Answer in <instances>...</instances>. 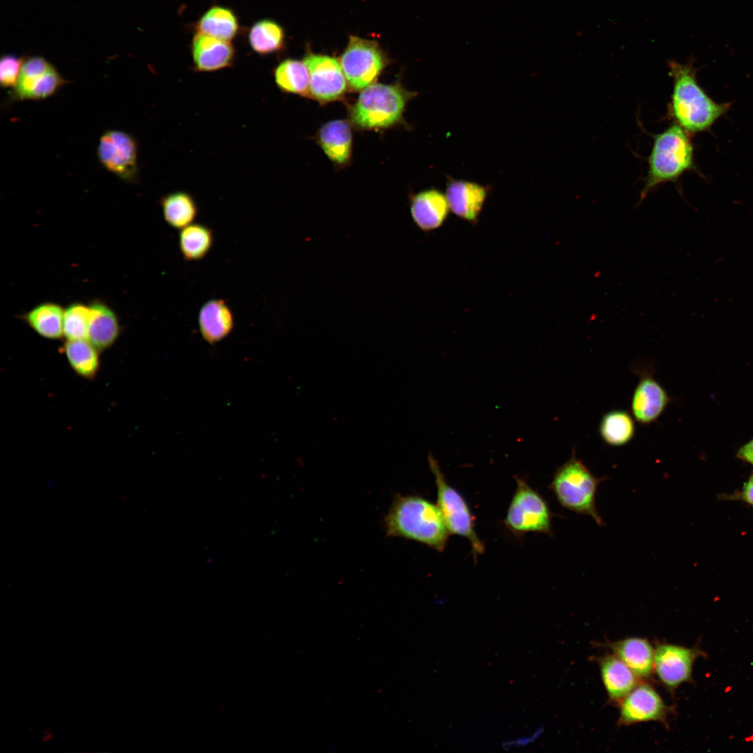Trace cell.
<instances>
[{"mask_svg": "<svg viewBox=\"0 0 753 753\" xmlns=\"http://www.w3.org/2000/svg\"><path fill=\"white\" fill-rule=\"evenodd\" d=\"M673 89L669 105V116L690 134L708 130L729 109L730 104L711 99L697 82L692 61L668 62Z\"/></svg>", "mask_w": 753, "mask_h": 753, "instance_id": "obj_1", "label": "cell"}, {"mask_svg": "<svg viewBox=\"0 0 753 753\" xmlns=\"http://www.w3.org/2000/svg\"><path fill=\"white\" fill-rule=\"evenodd\" d=\"M384 524L388 536L412 540L439 552L450 534L437 504L418 496H397Z\"/></svg>", "mask_w": 753, "mask_h": 753, "instance_id": "obj_2", "label": "cell"}, {"mask_svg": "<svg viewBox=\"0 0 753 753\" xmlns=\"http://www.w3.org/2000/svg\"><path fill=\"white\" fill-rule=\"evenodd\" d=\"M693 165L694 149L690 134L674 123L654 136L639 202L659 185L678 180Z\"/></svg>", "mask_w": 753, "mask_h": 753, "instance_id": "obj_3", "label": "cell"}, {"mask_svg": "<svg viewBox=\"0 0 753 753\" xmlns=\"http://www.w3.org/2000/svg\"><path fill=\"white\" fill-rule=\"evenodd\" d=\"M415 96L400 84H372L351 106V121L361 129L388 128L402 121L407 102Z\"/></svg>", "mask_w": 753, "mask_h": 753, "instance_id": "obj_4", "label": "cell"}, {"mask_svg": "<svg viewBox=\"0 0 753 753\" xmlns=\"http://www.w3.org/2000/svg\"><path fill=\"white\" fill-rule=\"evenodd\" d=\"M603 480L595 477L573 450L570 458L555 471L549 488L563 508L588 515L602 526L604 522L595 506V495Z\"/></svg>", "mask_w": 753, "mask_h": 753, "instance_id": "obj_5", "label": "cell"}, {"mask_svg": "<svg viewBox=\"0 0 753 753\" xmlns=\"http://www.w3.org/2000/svg\"><path fill=\"white\" fill-rule=\"evenodd\" d=\"M430 470L436 485L437 505L450 534L466 538L475 557L482 554L484 545L475 530L473 517L464 497L451 487L432 455L428 457Z\"/></svg>", "mask_w": 753, "mask_h": 753, "instance_id": "obj_6", "label": "cell"}, {"mask_svg": "<svg viewBox=\"0 0 753 753\" xmlns=\"http://www.w3.org/2000/svg\"><path fill=\"white\" fill-rule=\"evenodd\" d=\"M516 482L505 525L516 535L528 532L552 535V513L547 503L525 480L516 478Z\"/></svg>", "mask_w": 753, "mask_h": 753, "instance_id": "obj_7", "label": "cell"}, {"mask_svg": "<svg viewBox=\"0 0 753 753\" xmlns=\"http://www.w3.org/2000/svg\"><path fill=\"white\" fill-rule=\"evenodd\" d=\"M387 63L386 57L374 40L351 36L340 59L348 86L362 91L377 79Z\"/></svg>", "mask_w": 753, "mask_h": 753, "instance_id": "obj_8", "label": "cell"}, {"mask_svg": "<svg viewBox=\"0 0 753 753\" xmlns=\"http://www.w3.org/2000/svg\"><path fill=\"white\" fill-rule=\"evenodd\" d=\"M706 657L702 649L658 642L655 647L653 674L670 692L681 685L692 681L694 664L697 659Z\"/></svg>", "mask_w": 753, "mask_h": 753, "instance_id": "obj_9", "label": "cell"}, {"mask_svg": "<svg viewBox=\"0 0 753 753\" xmlns=\"http://www.w3.org/2000/svg\"><path fill=\"white\" fill-rule=\"evenodd\" d=\"M97 155L100 164L123 181L133 183L138 178L137 142L130 133L106 130L99 139Z\"/></svg>", "mask_w": 753, "mask_h": 753, "instance_id": "obj_10", "label": "cell"}, {"mask_svg": "<svg viewBox=\"0 0 753 753\" xmlns=\"http://www.w3.org/2000/svg\"><path fill=\"white\" fill-rule=\"evenodd\" d=\"M67 81L57 69L40 56L24 59L15 87L11 89L10 100H40L54 95Z\"/></svg>", "mask_w": 753, "mask_h": 753, "instance_id": "obj_11", "label": "cell"}, {"mask_svg": "<svg viewBox=\"0 0 753 753\" xmlns=\"http://www.w3.org/2000/svg\"><path fill=\"white\" fill-rule=\"evenodd\" d=\"M618 726L657 722L668 725L673 713L655 688L646 680L640 681L618 703Z\"/></svg>", "mask_w": 753, "mask_h": 753, "instance_id": "obj_12", "label": "cell"}, {"mask_svg": "<svg viewBox=\"0 0 753 753\" xmlns=\"http://www.w3.org/2000/svg\"><path fill=\"white\" fill-rule=\"evenodd\" d=\"M303 61L310 73L308 96L325 103L344 96L348 83L340 62L335 58L310 53Z\"/></svg>", "mask_w": 753, "mask_h": 753, "instance_id": "obj_13", "label": "cell"}, {"mask_svg": "<svg viewBox=\"0 0 753 753\" xmlns=\"http://www.w3.org/2000/svg\"><path fill=\"white\" fill-rule=\"evenodd\" d=\"M639 376L631 399V411L640 424L647 425L663 413L670 398L662 386L653 377L652 369L637 370Z\"/></svg>", "mask_w": 753, "mask_h": 753, "instance_id": "obj_14", "label": "cell"}, {"mask_svg": "<svg viewBox=\"0 0 753 753\" xmlns=\"http://www.w3.org/2000/svg\"><path fill=\"white\" fill-rule=\"evenodd\" d=\"M489 189L476 182L448 178L445 195L450 211L469 223H477Z\"/></svg>", "mask_w": 753, "mask_h": 753, "instance_id": "obj_15", "label": "cell"}, {"mask_svg": "<svg viewBox=\"0 0 753 753\" xmlns=\"http://www.w3.org/2000/svg\"><path fill=\"white\" fill-rule=\"evenodd\" d=\"M195 71L209 73L232 66L236 50L229 41L196 33L190 43Z\"/></svg>", "mask_w": 753, "mask_h": 753, "instance_id": "obj_16", "label": "cell"}, {"mask_svg": "<svg viewBox=\"0 0 753 753\" xmlns=\"http://www.w3.org/2000/svg\"><path fill=\"white\" fill-rule=\"evenodd\" d=\"M409 211L414 225L423 232H430L443 225L450 208L445 194L429 188L411 196Z\"/></svg>", "mask_w": 753, "mask_h": 753, "instance_id": "obj_17", "label": "cell"}, {"mask_svg": "<svg viewBox=\"0 0 753 753\" xmlns=\"http://www.w3.org/2000/svg\"><path fill=\"white\" fill-rule=\"evenodd\" d=\"M621 660L641 680L648 681L653 675L655 648L645 638L626 637L602 644Z\"/></svg>", "mask_w": 753, "mask_h": 753, "instance_id": "obj_18", "label": "cell"}, {"mask_svg": "<svg viewBox=\"0 0 753 753\" xmlns=\"http://www.w3.org/2000/svg\"><path fill=\"white\" fill-rule=\"evenodd\" d=\"M602 681L610 702L618 704L641 680L614 654L597 658Z\"/></svg>", "mask_w": 753, "mask_h": 753, "instance_id": "obj_19", "label": "cell"}, {"mask_svg": "<svg viewBox=\"0 0 753 753\" xmlns=\"http://www.w3.org/2000/svg\"><path fill=\"white\" fill-rule=\"evenodd\" d=\"M198 325L201 335L207 342L217 343L227 337L234 329L233 312L224 300L210 299L199 310Z\"/></svg>", "mask_w": 753, "mask_h": 753, "instance_id": "obj_20", "label": "cell"}, {"mask_svg": "<svg viewBox=\"0 0 753 753\" xmlns=\"http://www.w3.org/2000/svg\"><path fill=\"white\" fill-rule=\"evenodd\" d=\"M317 139L332 162L343 165L349 161L352 148V132L347 121L333 120L324 124L318 132Z\"/></svg>", "mask_w": 753, "mask_h": 753, "instance_id": "obj_21", "label": "cell"}, {"mask_svg": "<svg viewBox=\"0 0 753 753\" xmlns=\"http://www.w3.org/2000/svg\"><path fill=\"white\" fill-rule=\"evenodd\" d=\"M91 317L87 340L99 351L112 346L118 339L121 327L116 314L102 301L90 305Z\"/></svg>", "mask_w": 753, "mask_h": 753, "instance_id": "obj_22", "label": "cell"}, {"mask_svg": "<svg viewBox=\"0 0 753 753\" xmlns=\"http://www.w3.org/2000/svg\"><path fill=\"white\" fill-rule=\"evenodd\" d=\"M195 29L196 33L230 42L239 33L240 24L233 10L215 5L201 15L196 22Z\"/></svg>", "mask_w": 753, "mask_h": 753, "instance_id": "obj_23", "label": "cell"}, {"mask_svg": "<svg viewBox=\"0 0 753 753\" xmlns=\"http://www.w3.org/2000/svg\"><path fill=\"white\" fill-rule=\"evenodd\" d=\"M163 218L171 227L182 229L194 222L198 206L194 197L185 191H175L160 199Z\"/></svg>", "mask_w": 753, "mask_h": 753, "instance_id": "obj_24", "label": "cell"}, {"mask_svg": "<svg viewBox=\"0 0 753 753\" xmlns=\"http://www.w3.org/2000/svg\"><path fill=\"white\" fill-rule=\"evenodd\" d=\"M63 313L64 310L59 305L43 303L26 313L23 319L40 336L56 340L63 336Z\"/></svg>", "mask_w": 753, "mask_h": 753, "instance_id": "obj_25", "label": "cell"}, {"mask_svg": "<svg viewBox=\"0 0 753 753\" xmlns=\"http://www.w3.org/2000/svg\"><path fill=\"white\" fill-rule=\"evenodd\" d=\"M62 351L78 375L87 379L96 376L100 367V351L87 339L66 340Z\"/></svg>", "mask_w": 753, "mask_h": 753, "instance_id": "obj_26", "label": "cell"}, {"mask_svg": "<svg viewBox=\"0 0 753 753\" xmlns=\"http://www.w3.org/2000/svg\"><path fill=\"white\" fill-rule=\"evenodd\" d=\"M602 440L608 446H623L635 434V424L630 413L623 409H614L604 413L599 425Z\"/></svg>", "mask_w": 753, "mask_h": 753, "instance_id": "obj_27", "label": "cell"}, {"mask_svg": "<svg viewBox=\"0 0 753 753\" xmlns=\"http://www.w3.org/2000/svg\"><path fill=\"white\" fill-rule=\"evenodd\" d=\"M284 31L280 24L271 19L255 22L248 33L251 49L261 56L280 52L284 45Z\"/></svg>", "mask_w": 753, "mask_h": 753, "instance_id": "obj_28", "label": "cell"}, {"mask_svg": "<svg viewBox=\"0 0 753 753\" xmlns=\"http://www.w3.org/2000/svg\"><path fill=\"white\" fill-rule=\"evenodd\" d=\"M214 242L213 230L202 223L193 222L180 230L178 247L185 261H195L204 258Z\"/></svg>", "mask_w": 753, "mask_h": 753, "instance_id": "obj_29", "label": "cell"}, {"mask_svg": "<svg viewBox=\"0 0 753 753\" xmlns=\"http://www.w3.org/2000/svg\"><path fill=\"white\" fill-rule=\"evenodd\" d=\"M273 76L276 85L283 92L308 96L310 73L303 61L283 60L274 69Z\"/></svg>", "mask_w": 753, "mask_h": 753, "instance_id": "obj_30", "label": "cell"}, {"mask_svg": "<svg viewBox=\"0 0 753 753\" xmlns=\"http://www.w3.org/2000/svg\"><path fill=\"white\" fill-rule=\"evenodd\" d=\"M90 306L75 303L64 310L63 331L66 340L87 339Z\"/></svg>", "mask_w": 753, "mask_h": 753, "instance_id": "obj_31", "label": "cell"}, {"mask_svg": "<svg viewBox=\"0 0 753 753\" xmlns=\"http://www.w3.org/2000/svg\"><path fill=\"white\" fill-rule=\"evenodd\" d=\"M24 58L6 54L0 59V84L2 88L13 89L17 84Z\"/></svg>", "mask_w": 753, "mask_h": 753, "instance_id": "obj_32", "label": "cell"}, {"mask_svg": "<svg viewBox=\"0 0 753 753\" xmlns=\"http://www.w3.org/2000/svg\"><path fill=\"white\" fill-rule=\"evenodd\" d=\"M543 732V727H538L533 732L515 738L509 739L501 743V748L509 750L513 748L526 747L536 741Z\"/></svg>", "mask_w": 753, "mask_h": 753, "instance_id": "obj_33", "label": "cell"}, {"mask_svg": "<svg viewBox=\"0 0 753 753\" xmlns=\"http://www.w3.org/2000/svg\"><path fill=\"white\" fill-rule=\"evenodd\" d=\"M739 496L753 507V475L744 484Z\"/></svg>", "mask_w": 753, "mask_h": 753, "instance_id": "obj_34", "label": "cell"}, {"mask_svg": "<svg viewBox=\"0 0 753 753\" xmlns=\"http://www.w3.org/2000/svg\"><path fill=\"white\" fill-rule=\"evenodd\" d=\"M738 456L743 460L753 465V439L738 450Z\"/></svg>", "mask_w": 753, "mask_h": 753, "instance_id": "obj_35", "label": "cell"}, {"mask_svg": "<svg viewBox=\"0 0 753 753\" xmlns=\"http://www.w3.org/2000/svg\"><path fill=\"white\" fill-rule=\"evenodd\" d=\"M333 750H334V746H331V747H328V748L327 749V751H326V752H327V753H330V752H333Z\"/></svg>", "mask_w": 753, "mask_h": 753, "instance_id": "obj_36", "label": "cell"}]
</instances>
